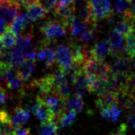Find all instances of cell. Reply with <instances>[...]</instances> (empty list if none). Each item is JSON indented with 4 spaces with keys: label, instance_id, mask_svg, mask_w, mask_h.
<instances>
[{
    "label": "cell",
    "instance_id": "obj_11",
    "mask_svg": "<svg viewBox=\"0 0 135 135\" xmlns=\"http://www.w3.org/2000/svg\"><path fill=\"white\" fill-rule=\"evenodd\" d=\"M6 76L8 88L12 89V90L21 88L23 80L20 76L18 70H16L15 67H8L6 70Z\"/></svg>",
    "mask_w": 135,
    "mask_h": 135
},
{
    "label": "cell",
    "instance_id": "obj_17",
    "mask_svg": "<svg viewBox=\"0 0 135 135\" xmlns=\"http://www.w3.org/2000/svg\"><path fill=\"white\" fill-rule=\"evenodd\" d=\"M30 21H31L28 16H27V14L19 15L14 20L13 22L11 23V25L9 27V30L18 36L19 34H21V31L24 30L25 27L30 23Z\"/></svg>",
    "mask_w": 135,
    "mask_h": 135
},
{
    "label": "cell",
    "instance_id": "obj_18",
    "mask_svg": "<svg viewBox=\"0 0 135 135\" xmlns=\"http://www.w3.org/2000/svg\"><path fill=\"white\" fill-rule=\"evenodd\" d=\"M114 30H116L118 32L122 34L124 37H127L133 31V21H131V20H128L126 18L122 17V19L120 21H117L115 23Z\"/></svg>",
    "mask_w": 135,
    "mask_h": 135
},
{
    "label": "cell",
    "instance_id": "obj_6",
    "mask_svg": "<svg viewBox=\"0 0 135 135\" xmlns=\"http://www.w3.org/2000/svg\"><path fill=\"white\" fill-rule=\"evenodd\" d=\"M75 12H76V6L74 5V3H72V4L67 5V6L57 7L54 13L56 15V17L58 19V21L63 22L68 27L70 21L75 16Z\"/></svg>",
    "mask_w": 135,
    "mask_h": 135
},
{
    "label": "cell",
    "instance_id": "obj_28",
    "mask_svg": "<svg viewBox=\"0 0 135 135\" xmlns=\"http://www.w3.org/2000/svg\"><path fill=\"white\" fill-rule=\"evenodd\" d=\"M129 9H128L127 13L124 16H122L123 18H126L128 20L133 21L135 18V0H129Z\"/></svg>",
    "mask_w": 135,
    "mask_h": 135
},
{
    "label": "cell",
    "instance_id": "obj_19",
    "mask_svg": "<svg viewBox=\"0 0 135 135\" xmlns=\"http://www.w3.org/2000/svg\"><path fill=\"white\" fill-rule=\"evenodd\" d=\"M39 135H59V125L55 119L42 122L39 129Z\"/></svg>",
    "mask_w": 135,
    "mask_h": 135
},
{
    "label": "cell",
    "instance_id": "obj_34",
    "mask_svg": "<svg viewBox=\"0 0 135 135\" xmlns=\"http://www.w3.org/2000/svg\"><path fill=\"white\" fill-rule=\"evenodd\" d=\"M127 123H128V125L131 126V127L135 129V114H129V115Z\"/></svg>",
    "mask_w": 135,
    "mask_h": 135
},
{
    "label": "cell",
    "instance_id": "obj_10",
    "mask_svg": "<svg viewBox=\"0 0 135 135\" xmlns=\"http://www.w3.org/2000/svg\"><path fill=\"white\" fill-rule=\"evenodd\" d=\"M31 113L29 110L22 107H16L13 114L10 116V123L13 127H21L29 121Z\"/></svg>",
    "mask_w": 135,
    "mask_h": 135
},
{
    "label": "cell",
    "instance_id": "obj_37",
    "mask_svg": "<svg viewBox=\"0 0 135 135\" xmlns=\"http://www.w3.org/2000/svg\"><path fill=\"white\" fill-rule=\"evenodd\" d=\"M85 1H87V2H91V1H93V0H85Z\"/></svg>",
    "mask_w": 135,
    "mask_h": 135
},
{
    "label": "cell",
    "instance_id": "obj_9",
    "mask_svg": "<svg viewBox=\"0 0 135 135\" xmlns=\"http://www.w3.org/2000/svg\"><path fill=\"white\" fill-rule=\"evenodd\" d=\"M90 52L92 56L102 60L105 59V56H107L108 55H112V49H111L108 39L95 44L94 47L90 49Z\"/></svg>",
    "mask_w": 135,
    "mask_h": 135
},
{
    "label": "cell",
    "instance_id": "obj_8",
    "mask_svg": "<svg viewBox=\"0 0 135 135\" xmlns=\"http://www.w3.org/2000/svg\"><path fill=\"white\" fill-rule=\"evenodd\" d=\"M131 67H132V63L131 61V57L120 55L115 59L113 65L111 66V70L113 73L129 74Z\"/></svg>",
    "mask_w": 135,
    "mask_h": 135
},
{
    "label": "cell",
    "instance_id": "obj_35",
    "mask_svg": "<svg viewBox=\"0 0 135 135\" xmlns=\"http://www.w3.org/2000/svg\"><path fill=\"white\" fill-rule=\"evenodd\" d=\"M38 2H39V0H21V6H24L25 8H27V7Z\"/></svg>",
    "mask_w": 135,
    "mask_h": 135
},
{
    "label": "cell",
    "instance_id": "obj_20",
    "mask_svg": "<svg viewBox=\"0 0 135 135\" xmlns=\"http://www.w3.org/2000/svg\"><path fill=\"white\" fill-rule=\"evenodd\" d=\"M18 72H19L20 76L23 81H27L30 79V77L32 75L34 70H35V65H34V61H31V60L26 59L23 63L18 67Z\"/></svg>",
    "mask_w": 135,
    "mask_h": 135
},
{
    "label": "cell",
    "instance_id": "obj_5",
    "mask_svg": "<svg viewBox=\"0 0 135 135\" xmlns=\"http://www.w3.org/2000/svg\"><path fill=\"white\" fill-rule=\"evenodd\" d=\"M31 110L41 122H47L56 119L55 114L45 105V101L41 96H38L36 98L35 102L32 105Z\"/></svg>",
    "mask_w": 135,
    "mask_h": 135
},
{
    "label": "cell",
    "instance_id": "obj_3",
    "mask_svg": "<svg viewBox=\"0 0 135 135\" xmlns=\"http://www.w3.org/2000/svg\"><path fill=\"white\" fill-rule=\"evenodd\" d=\"M67 25L60 21H48L45 22L40 28L42 34L47 44L61 38L67 34Z\"/></svg>",
    "mask_w": 135,
    "mask_h": 135
},
{
    "label": "cell",
    "instance_id": "obj_33",
    "mask_svg": "<svg viewBox=\"0 0 135 135\" xmlns=\"http://www.w3.org/2000/svg\"><path fill=\"white\" fill-rule=\"evenodd\" d=\"M25 55H26V59L31 60V61H34L35 58L37 57V53L33 50L26 51V52H25Z\"/></svg>",
    "mask_w": 135,
    "mask_h": 135
},
{
    "label": "cell",
    "instance_id": "obj_4",
    "mask_svg": "<svg viewBox=\"0 0 135 135\" xmlns=\"http://www.w3.org/2000/svg\"><path fill=\"white\" fill-rule=\"evenodd\" d=\"M89 3L96 21L104 19H109L112 16L113 11L111 9L110 0H93Z\"/></svg>",
    "mask_w": 135,
    "mask_h": 135
},
{
    "label": "cell",
    "instance_id": "obj_22",
    "mask_svg": "<svg viewBox=\"0 0 135 135\" xmlns=\"http://www.w3.org/2000/svg\"><path fill=\"white\" fill-rule=\"evenodd\" d=\"M26 51H22L20 48L16 47L10 51V66L11 67H19L21 63L26 60Z\"/></svg>",
    "mask_w": 135,
    "mask_h": 135
},
{
    "label": "cell",
    "instance_id": "obj_31",
    "mask_svg": "<svg viewBox=\"0 0 135 135\" xmlns=\"http://www.w3.org/2000/svg\"><path fill=\"white\" fill-rule=\"evenodd\" d=\"M8 26L7 25L6 21H4V19L0 15V36L2 35V34H4L5 32L8 31Z\"/></svg>",
    "mask_w": 135,
    "mask_h": 135
},
{
    "label": "cell",
    "instance_id": "obj_29",
    "mask_svg": "<svg viewBox=\"0 0 135 135\" xmlns=\"http://www.w3.org/2000/svg\"><path fill=\"white\" fill-rule=\"evenodd\" d=\"M8 68L0 65V86L1 87H8L7 86V76L6 70Z\"/></svg>",
    "mask_w": 135,
    "mask_h": 135
},
{
    "label": "cell",
    "instance_id": "obj_27",
    "mask_svg": "<svg viewBox=\"0 0 135 135\" xmlns=\"http://www.w3.org/2000/svg\"><path fill=\"white\" fill-rule=\"evenodd\" d=\"M39 3L47 10V12H55L57 8L56 0H39Z\"/></svg>",
    "mask_w": 135,
    "mask_h": 135
},
{
    "label": "cell",
    "instance_id": "obj_15",
    "mask_svg": "<svg viewBox=\"0 0 135 135\" xmlns=\"http://www.w3.org/2000/svg\"><path fill=\"white\" fill-rule=\"evenodd\" d=\"M77 113L75 110L72 109H69V110H64L56 117L57 118V123L61 128H67L70 126L76 119V116Z\"/></svg>",
    "mask_w": 135,
    "mask_h": 135
},
{
    "label": "cell",
    "instance_id": "obj_2",
    "mask_svg": "<svg viewBox=\"0 0 135 135\" xmlns=\"http://www.w3.org/2000/svg\"><path fill=\"white\" fill-rule=\"evenodd\" d=\"M56 53V63L60 70L67 73L72 72L76 69L74 53L71 45H60L55 49Z\"/></svg>",
    "mask_w": 135,
    "mask_h": 135
},
{
    "label": "cell",
    "instance_id": "obj_1",
    "mask_svg": "<svg viewBox=\"0 0 135 135\" xmlns=\"http://www.w3.org/2000/svg\"><path fill=\"white\" fill-rule=\"evenodd\" d=\"M81 69H83L87 75L100 79H108L112 71L111 66L105 63L104 60L92 56V55L84 62Z\"/></svg>",
    "mask_w": 135,
    "mask_h": 135
},
{
    "label": "cell",
    "instance_id": "obj_13",
    "mask_svg": "<svg viewBox=\"0 0 135 135\" xmlns=\"http://www.w3.org/2000/svg\"><path fill=\"white\" fill-rule=\"evenodd\" d=\"M37 57L41 61H43L47 67H51L54 63H56V53L55 49L49 47L45 45L37 53Z\"/></svg>",
    "mask_w": 135,
    "mask_h": 135
},
{
    "label": "cell",
    "instance_id": "obj_38",
    "mask_svg": "<svg viewBox=\"0 0 135 135\" xmlns=\"http://www.w3.org/2000/svg\"><path fill=\"white\" fill-rule=\"evenodd\" d=\"M9 135H14V133H12V134H9Z\"/></svg>",
    "mask_w": 135,
    "mask_h": 135
},
{
    "label": "cell",
    "instance_id": "obj_21",
    "mask_svg": "<svg viewBox=\"0 0 135 135\" xmlns=\"http://www.w3.org/2000/svg\"><path fill=\"white\" fill-rule=\"evenodd\" d=\"M84 107V102L83 100V96L74 94L73 96H70L66 101V108L72 109L76 112H81Z\"/></svg>",
    "mask_w": 135,
    "mask_h": 135
},
{
    "label": "cell",
    "instance_id": "obj_32",
    "mask_svg": "<svg viewBox=\"0 0 135 135\" xmlns=\"http://www.w3.org/2000/svg\"><path fill=\"white\" fill-rule=\"evenodd\" d=\"M126 131H127V125L125 123H123L115 131L113 135H125Z\"/></svg>",
    "mask_w": 135,
    "mask_h": 135
},
{
    "label": "cell",
    "instance_id": "obj_7",
    "mask_svg": "<svg viewBox=\"0 0 135 135\" xmlns=\"http://www.w3.org/2000/svg\"><path fill=\"white\" fill-rule=\"evenodd\" d=\"M124 37L122 34L118 32L116 30H113L109 34L108 41L112 49V55L114 56H120L122 52L125 51V45H124Z\"/></svg>",
    "mask_w": 135,
    "mask_h": 135
},
{
    "label": "cell",
    "instance_id": "obj_16",
    "mask_svg": "<svg viewBox=\"0 0 135 135\" xmlns=\"http://www.w3.org/2000/svg\"><path fill=\"white\" fill-rule=\"evenodd\" d=\"M88 26H89L88 24H86V23L83 22V21H81V20L75 15L71 19V21H70L68 28L70 29V34H71L73 37H78V36L81 35V33L86 30Z\"/></svg>",
    "mask_w": 135,
    "mask_h": 135
},
{
    "label": "cell",
    "instance_id": "obj_24",
    "mask_svg": "<svg viewBox=\"0 0 135 135\" xmlns=\"http://www.w3.org/2000/svg\"><path fill=\"white\" fill-rule=\"evenodd\" d=\"M0 40L2 42L4 48L11 49L17 43V35L8 29L4 34L0 36Z\"/></svg>",
    "mask_w": 135,
    "mask_h": 135
},
{
    "label": "cell",
    "instance_id": "obj_23",
    "mask_svg": "<svg viewBox=\"0 0 135 135\" xmlns=\"http://www.w3.org/2000/svg\"><path fill=\"white\" fill-rule=\"evenodd\" d=\"M32 40H33V35L32 32H27L24 34H19L17 36V45L18 48H20L22 51H26L27 49L30 48L32 45Z\"/></svg>",
    "mask_w": 135,
    "mask_h": 135
},
{
    "label": "cell",
    "instance_id": "obj_12",
    "mask_svg": "<svg viewBox=\"0 0 135 135\" xmlns=\"http://www.w3.org/2000/svg\"><path fill=\"white\" fill-rule=\"evenodd\" d=\"M26 12L27 16L29 17L31 21H36L45 18L46 16L47 10L38 2L27 7Z\"/></svg>",
    "mask_w": 135,
    "mask_h": 135
},
{
    "label": "cell",
    "instance_id": "obj_26",
    "mask_svg": "<svg viewBox=\"0 0 135 135\" xmlns=\"http://www.w3.org/2000/svg\"><path fill=\"white\" fill-rule=\"evenodd\" d=\"M129 0H116L115 1V11L118 15L124 16L129 9Z\"/></svg>",
    "mask_w": 135,
    "mask_h": 135
},
{
    "label": "cell",
    "instance_id": "obj_25",
    "mask_svg": "<svg viewBox=\"0 0 135 135\" xmlns=\"http://www.w3.org/2000/svg\"><path fill=\"white\" fill-rule=\"evenodd\" d=\"M125 52L131 58L135 57V33L133 32L125 37Z\"/></svg>",
    "mask_w": 135,
    "mask_h": 135
},
{
    "label": "cell",
    "instance_id": "obj_14",
    "mask_svg": "<svg viewBox=\"0 0 135 135\" xmlns=\"http://www.w3.org/2000/svg\"><path fill=\"white\" fill-rule=\"evenodd\" d=\"M100 113H101L102 117L105 118V119L116 121L120 117L121 110L117 104H112V105H105V107L100 108Z\"/></svg>",
    "mask_w": 135,
    "mask_h": 135
},
{
    "label": "cell",
    "instance_id": "obj_30",
    "mask_svg": "<svg viewBox=\"0 0 135 135\" xmlns=\"http://www.w3.org/2000/svg\"><path fill=\"white\" fill-rule=\"evenodd\" d=\"M14 135H30V129L27 128L17 127L14 131Z\"/></svg>",
    "mask_w": 135,
    "mask_h": 135
},
{
    "label": "cell",
    "instance_id": "obj_36",
    "mask_svg": "<svg viewBox=\"0 0 135 135\" xmlns=\"http://www.w3.org/2000/svg\"><path fill=\"white\" fill-rule=\"evenodd\" d=\"M131 88L133 92H135V73L131 74Z\"/></svg>",
    "mask_w": 135,
    "mask_h": 135
}]
</instances>
